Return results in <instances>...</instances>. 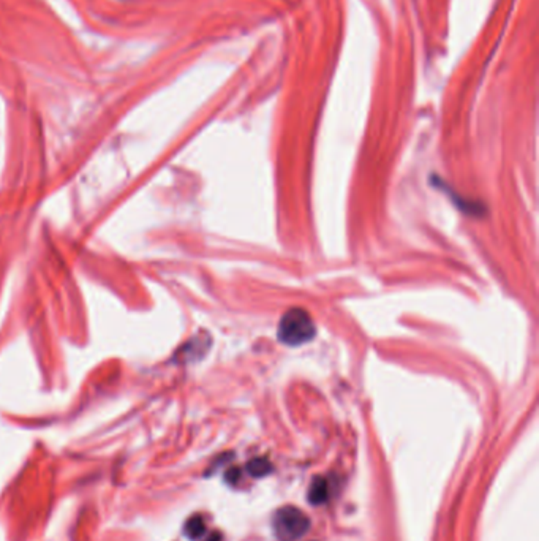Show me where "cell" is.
<instances>
[{"mask_svg": "<svg viewBox=\"0 0 539 541\" xmlns=\"http://www.w3.org/2000/svg\"><path fill=\"white\" fill-rule=\"evenodd\" d=\"M205 533V522L203 516H192L185 524V535L192 540H198Z\"/></svg>", "mask_w": 539, "mask_h": 541, "instance_id": "5b68a950", "label": "cell"}, {"mask_svg": "<svg viewBox=\"0 0 539 541\" xmlns=\"http://www.w3.org/2000/svg\"><path fill=\"white\" fill-rule=\"evenodd\" d=\"M310 527L309 517L296 506H283L274 516V529L282 541H294L304 537Z\"/></svg>", "mask_w": 539, "mask_h": 541, "instance_id": "7a4b0ae2", "label": "cell"}, {"mask_svg": "<svg viewBox=\"0 0 539 541\" xmlns=\"http://www.w3.org/2000/svg\"><path fill=\"white\" fill-rule=\"evenodd\" d=\"M225 479H226V483L236 484L239 479H241V470H239L237 467H230L225 472Z\"/></svg>", "mask_w": 539, "mask_h": 541, "instance_id": "8992f818", "label": "cell"}, {"mask_svg": "<svg viewBox=\"0 0 539 541\" xmlns=\"http://www.w3.org/2000/svg\"><path fill=\"white\" fill-rule=\"evenodd\" d=\"M204 541H221V533L220 532H212Z\"/></svg>", "mask_w": 539, "mask_h": 541, "instance_id": "52a82bcc", "label": "cell"}, {"mask_svg": "<svg viewBox=\"0 0 539 541\" xmlns=\"http://www.w3.org/2000/svg\"><path fill=\"white\" fill-rule=\"evenodd\" d=\"M316 333L313 320L304 309L294 307L283 313L279 323V340L282 344L298 347L307 344Z\"/></svg>", "mask_w": 539, "mask_h": 541, "instance_id": "6da1fadb", "label": "cell"}, {"mask_svg": "<svg viewBox=\"0 0 539 541\" xmlns=\"http://www.w3.org/2000/svg\"><path fill=\"white\" fill-rule=\"evenodd\" d=\"M327 494H329V489H327L326 479L325 478H315L309 488L307 499L312 505H321L327 500Z\"/></svg>", "mask_w": 539, "mask_h": 541, "instance_id": "3957f363", "label": "cell"}, {"mask_svg": "<svg viewBox=\"0 0 539 541\" xmlns=\"http://www.w3.org/2000/svg\"><path fill=\"white\" fill-rule=\"evenodd\" d=\"M247 472L253 478H263L272 472V466L266 457H255L247 464Z\"/></svg>", "mask_w": 539, "mask_h": 541, "instance_id": "277c9868", "label": "cell"}]
</instances>
